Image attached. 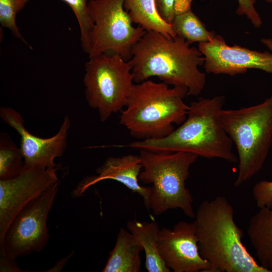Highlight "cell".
<instances>
[{"instance_id": "obj_28", "label": "cell", "mask_w": 272, "mask_h": 272, "mask_svg": "<svg viewBox=\"0 0 272 272\" xmlns=\"http://www.w3.org/2000/svg\"><path fill=\"white\" fill-rule=\"evenodd\" d=\"M260 42L272 52V39L269 38H262Z\"/></svg>"}, {"instance_id": "obj_20", "label": "cell", "mask_w": 272, "mask_h": 272, "mask_svg": "<svg viewBox=\"0 0 272 272\" xmlns=\"http://www.w3.org/2000/svg\"><path fill=\"white\" fill-rule=\"evenodd\" d=\"M24 169V159L11 137L5 132L0 135V180L19 175Z\"/></svg>"}, {"instance_id": "obj_13", "label": "cell", "mask_w": 272, "mask_h": 272, "mask_svg": "<svg viewBox=\"0 0 272 272\" xmlns=\"http://www.w3.org/2000/svg\"><path fill=\"white\" fill-rule=\"evenodd\" d=\"M158 248L166 266L174 272L210 271V263L199 251L194 221H180L172 229H160Z\"/></svg>"}, {"instance_id": "obj_18", "label": "cell", "mask_w": 272, "mask_h": 272, "mask_svg": "<svg viewBox=\"0 0 272 272\" xmlns=\"http://www.w3.org/2000/svg\"><path fill=\"white\" fill-rule=\"evenodd\" d=\"M123 7L132 22L146 31L157 32L168 38L177 36L172 25L159 16L155 0H124Z\"/></svg>"}, {"instance_id": "obj_17", "label": "cell", "mask_w": 272, "mask_h": 272, "mask_svg": "<svg viewBox=\"0 0 272 272\" xmlns=\"http://www.w3.org/2000/svg\"><path fill=\"white\" fill-rule=\"evenodd\" d=\"M126 227L145 251L147 271H170L159 253L158 240L160 229L158 224L153 221L149 222L131 220L127 222Z\"/></svg>"}, {"instance_id": "obj_23", "label": "cell", "mask_w": 272, "mask_h": 272, "mask_svg": "<svg viewBox=\"0 0 272 272\" xmlns=\"http://www.w3.org/2000/svg\"><path fill=\"white\" fill-rule=\"evenodd\" d=\"M252 195L258 208H272V181L261 180L252 189Z\"/></svg>"}, {"instance_id": "obj_19", "label": "cell", "mask_w": 272, "mask_h": 272, "mask_svg": "<svg viewBox=\"0 0 272 272\" xmlns=\"http://www.w3.org/2000/svg\"><path fill=\"white\" fill-rule=\"evenodd\" d=\"M171 25L176 36L184 38L190 45L208 42L216 35L214 31L206 29L191 10L175 16Z\"/></svg>"}, {"instance_id": "obj_16", "label": "cell", "mask_w": 272, "mask_h": 272, "mask_svg": "<svg viewBox=\"0 0 272 272\" xmlns=\"http://www.w3.org/2000/svg\"><path fill=\"white\" fill-rule=\"evenodd\" d=\"M143 247L124 228L120 229L114 248L111 251L103 272H139Z\"/></svg>"}, {"instance_id": "obj_9", "label": "cell", "mask_w": 272, "mask_h": 272, "mask_svg": "<svg viewBox=\"0 0 272 272\" xmlns=\"http://www.w3.org/2000/svg\"><path fill=\"white\" fill-rule=\"evenodd\" d=\"M58 185L31 201L16 216L0 245V253L16 259L33 252H41L46 247L49 238L47 220Z\"/></svg>"}, {"instance_id": "obj_5", "label": "cell", "mask_w": 272, "mask_h": 272, "mask_svg": "<svg viewBox=\"0 0 272 272\" xmlns=\"http://www.w3.org/2000/svg\"><path fill=\"white\" fill-rule=\"evenodd\" d=\"M139 150L143 166L139 181L152 185L148 210L158 216L180 209L186 216L194 218L193 198L186 181L190 167L199 156L184 151Z\"/></svg>"}, {"instance_id": "obj_11", "label": "cell", "mask_w": 272, "mask_h": 272, "mask_svg": "<svg viewBox=\"0 0 272 272\" xmlns=\"http://www.w3.org/2000/svg\"><path fill=\"white\" fill-rule=\"evenodd\" d=\"M198 48L204 56L203 65L207 73L234 76L258 69L272 74V53L269 51L228 45L217 34L210 41L199 43Z\"/></svg>"}, {"instance_id": "obj_12", "label": "cell", "mask_w": 272, "mask_h": 272, "mask_svg": "<svg viewBox=\"0 0 272 272\" xmlns=\"http://www.w3.org/2000/svg\"><path fill=\"white\" fill-rule=\"evenodd\" d=\"M0 116L20 135V148L24 159V169L36 166L56 168L54 160L63 155L67 145L71 125L69 116H65L57 133L48 138H40L28 131L24 126L23 116L12 108L1 107Z\"/></svg>"}, {"instance_id": "obj_26", "label": "cell", "mask_w": 272, "mask_h": 272, "mask_svg": "<svg viewBox=\"0 0 272 272\" xmlns=\"http://www.w3.org/2000/svg\"><path fill=\"white\" fill-rule=\"evenodd\" d=\"M21 270L16 264L15 259L0 253L1 271H21Z\"/></svg>"}, {"instance_id": "obj_14", "label": "cell", "mask_w": 272, "mask_h": 272, "mask_svg": "<svg viewBox=\"0 0 272 272\" xmlns=\"http://www.w3.org/2000/svg\"><path fill=\"white\" fill-rule=\"evenodd\" d=\"M142 168L139 155L130 154L108 157L96 169L97 175L85 178L73 190L72 195L75 197L81 196L90 186L102 180L112 179L141 195L148 209L151 187L142 186L139 182V176Z\"/></svg>"}, {"instance_id": "obj_6", "label": "cell", "mask_w": 272, "mask_h": 272, "mask_svg": "<svg viewBox=\"0 0 272 272\" xmlns=\"http://www.w3.org/2000/svg\"><path fill=\"white\" fill-rule=\"evenodd\" d=\"M220 123L235 145L238 172L234 185L243 184L262 168L272 145V95L259 104L222 109Z\"/></svg>"}, {"instance_id": "obj_1", "label": "cell", "mask_w": 272, "mask_h": 272, "mask_svg": "<svg viewBox=\"0 0 272 272\" xmlns=\"http://www.w3.org/2000/svg\"><path fill=\"white\" fill-rule=\"evenodd\" d=\"M131 54L129 62L136 83L157 77L168 85L186 87L187 96H193L199 95L206 86V75L198 69L203 65L204 56L181 37L168 38L147 31Z\"/></svg>"}, {"instance_id": "obj_25", "label": "cell", "mask_w": 272, "mask_h": 272, "mask_svg": "<svg viewBox=\"0 0 272 272\" xmlns=\"http://www.w3.org/2000/svg\"><path fill=\"white\" fill-rule=\"evenodd\" d=\"M175 0H155L157 12L166 23L171 25L175 18L174 5Z\"/></svg>"}, {"instance_id": "obj_7", "label": "cell", "mask_w": 272, "mask_h": 272, "mask_svg": "<svg viewBox=\"0 0 272 272\" xmlns=\"http://www.w3.org/2000/svg\"><path fill=\"white\" fill-rule=\"evenodd\" d=\"M83 83L89 106L97 111L100 120L107 121L125 107L134 84L132 67L115 53L89 55Z\"/></svg>"}, {"instance_id": "obj_2", "label": "cell", "mask_w": 272, "mask_h": 272, "mask_svg": "<svg viewBox=\"0 0 272 272\" xmlns=\"http://www.w3.org/2000/svg\"><path fill=\"white\" fill-rule=\"evenodd\" d=\"M194 218L199 251L210 263V272H269L243 244V232L235 223L234 208L226 197L202 201Z\"/></svg>"}, {"instance_id": "obj_10", "label": "cell", "mask_w": 272, "mask_h": 272, "mask_svg": "<svg viewBox=\"0 0 272 272\" xmlns=\"http://www.w3.org/2000/svg\"><path fill=\"white\" fill-rule=\"evenodd\" d=\"M56 168L24 169L17 176L0 180V245L12 221L31 201L59 183Z\"/></svg>"}, {"instance_id": "obj_3", "label": "cell", "mask_w": 272, "mask_h": 272, "mask_svg": "<svg viewBox=\"0 0 272 272\" xmlns=\"http://www.w3.org/2000/svg\"><path fill=\"white\" fill-rule=\"evenodd\" d=\"M225 100L223 95L199 97L190 103L185 121L168 136L137 141L128 146L138 150L187 152L205 158L236 163L238 159L232 150L233 143L218 117Z\"/></svg>"}, {"instance_id": "obj_27", "label": "cell", "mask_w": 272, "mask_h": 272, "mask_svg": "<svg viewBox=\"0 0 272 272\" xmlns=\"http://www.w3.org/2000/svg\"><path fill=\"white\" fill-rule=\"evenodd\" d=\"M192 0H175L174 12L175 16L185 13L191 10Z\"/></svg>"}, {"instance_id": "obj_29", "label": "cell", "mask_w": 272, "mask_h": 272, "mask_svg": "<svg viewBox=\"0 0 272 272\" xmlns=\"http://www.w3.org/2000/svg\"><path fill=\"white\" fill-rule=\"evenodd\" d=\"M266 3L272 4V0H264Z\"/></svg>"}, {"instance_id": "obj_21", "label": "cell", "mask_w": 272, "mask_h": 272, "mask_svg": "<svg viewBox=\"0 0 272 272\" xmlns=\"http://www.w3.org/2000/svg\"><path fill=\"white\" fill-rule=\"evenodd\" d=\"M62 1L70 6L75 15L80 27L82 49L89 54L90 36L94 27L88 7L90 0Z\"/></svg>"}, {"instance_id": "obj_15", "label": "cell", "mask_w": 272, "mask_h": 272, "mask_svg": "<svg viewBox=\"0 0 272 272\" xmlns=\"http://www.w3.org/2000/svg\"><path fill=\"white\" fill-rule=\"evenodd\" d=\"M247 232L259 264L272 271V208L259 209L251 217Z\"/></svg>"}, {"instance_id": "obj_8", "label": "cell", "mask_w": 272, "mask_h": 272, "mask_svg": "<svg viewBox=\"0 0 272 272\" xmlns=\"http://www.w3.org/2000/svg\"><path fill=\"white\" fill-rule=\"evenodd\" d=\"M124 0H90L88 7L94 24L89 55L115 53L130 60L134 45L146 34L143 27H134L123 7Z\"/></svg>"}, {"instance_id": "obj_4", "label": "cell", "mask_w": 272, "mask_h": 272, "mask_svg": "<svg viewBox=\"0 0 272 272\" xmlns=\"http://www.w3.org/2000/svg\"><path fill=\"white\" fill-rule=\"evenodd\" d=\"M147 80L134 84L122 109L119 124L130 135L141 140L165 138L186 119L189 106L183 99L186 87L173 86Z\"/></svg>"}, {"instance_id": "obj_22", "label": "cell", "mask_w": 272, "mask_h": 272, "mask_svg": "<svg viewBox=\"0 0 272 272\" xmlns=\"http://www.w3.org/2000/svg\"><path fill=\"white\" fill-rule=\"evenodd\" d=\"M30 0H0V23L2 27L9 29L13 35L32 48L22 36L16 24L17 14Z\"/></svg>"}, {"instance_id": "obj_24", "label": "cell", "mask_w": 272, "mask_h": 272, "mask_svg": "<svg viewBox=\"0 0 272 272\" xmlns=\"http://www.w3.org/2000/svg\"><path fill=\"white\" fill-rule=\"evenodd\" d=\"M256 0H237L238 7L236 13L238 15L245 16L255 28L260 27L262 20L256 11L255 4Z\"/></svg>"}]
</instances>
